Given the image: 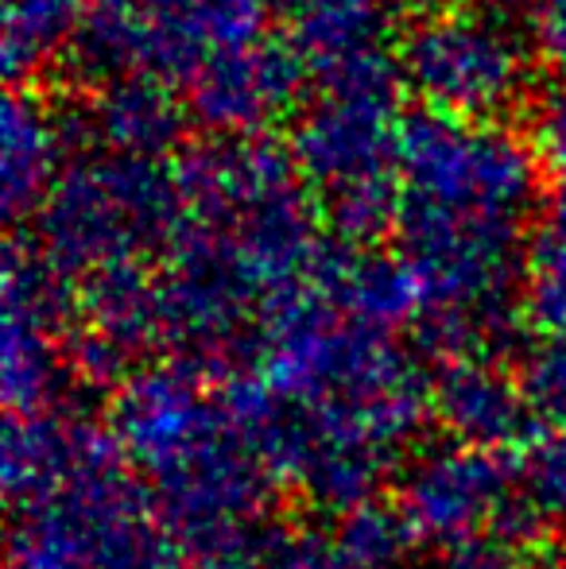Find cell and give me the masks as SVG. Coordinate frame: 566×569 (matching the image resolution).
Here are the masks:
<instances>
[{"mask_svg":"<svg viewBox=\"0 0 566 569\" xmlns=\"http://www.w3.org/2000/svg\"><path fill=\"white\" fill-rule=\"evenodd\" d=\"M539 167L528 136L500 124L404 117L396 256L454 338H481L524 287Z\"/></svg>","mask_w":566,"mask_h":569,"instance_id":"6da1fadb","label":"cell"},{"mask_svg":"<svg viewBox=\"0 0 566 569\" xmlns=\"http://www.w3.org/2000/svg\"><path fill=\"white\" fill-rule=\"evenodd\" d=\"M117 453L90 430L54 419V411L8 419V569H163L171 562L163 519L117 465Z\"/></svg>","mask_w":566,"mask_h":569,"instance_id":"7a4b0ae2","label":"cell"},{"mask_svg":"<svg viewBox=\"0 0 566 569\" xmlns=\"http://www.w3.org/2000/svg\"><path fill=\"white\" fill-rule=\"evenodd\" d=\"M117 450L148 477L167 531L202 547L257 523L276 472L245 399L226 407L182 372L129 383L117 403Z\"/></svg>","mask_w":566,"mask_h":569,"instance_id":"3957f363","label":"cell"},{"mask_svg":"<svg viewBox=\"0 0 566 569\" xmlns=\"http://www.w3.org/2000/svg\"><path fill=\"white\" fill-rule=\"evenodd\" d=\"M315 82L287 148L341 240L369 244L393 229L400 198V62L396 51H373Z\"/></svg>","mask_w":566,"mask_h":569,"instance_id":"277c9868","label":"cell"},{"mask_svg":"<svg viewBox=\"0 0 566 569\" xmlns=\"http://www.w3.org/2000/svg\"><path fill=\"white\" fill-rule=\"evenodd\" d=\"M163 159L113 156L62 167L59 182L39 206L36 252L70 283L143 268L159 244H171L182 218L179 174Z\"/></svg>","mask_w":566,"mask_h":569,"instance_id":"5b68a950","label":"cell"},{"mask_svg":"<svg viewBox=\"0 0 566 569\" xmlns=\"http://www.w3.org/2000/svg\"><path fill=\"white\" fill-rule=\"evenodd\" d=\"M272 0H93L67 47L82 86L148 74L187 86L221 54L268 36Z\"/></svg>","mask_w":566,"mask_h":569,"instance_id":"8992f818","label":"cell"},{"mask_svg":"<svg viewBox=\"0 0 566 569\" xmlns=\"http://www.w3.org/2000/svg\"><path fill=\"white\" fill-rule=\"evenodd\" d=\"M404 90L438 117L500 124L532 106V47L513 20L474 0L424 4L396 39Z\"/></svg>","mask_w":566,"mask_h":569,"instance_id":"52a82bcc","label":"cell"},{"mask_svg":"<svg viewBox=\"0 0 566 569\" xmlns=\"http://www.w3.org/2000/svg\"><path fill=\"white\" fill-rule=\"evenodd\" d=\"M315 70L291 39L265 36L245 51L221 54L187 82L190 120L210 136H265L307 106Z\"/></svg>","mask_w":566,"mask_h":569,"instance_id":"ba28073f","label":"cell"},{"mask_svg":"<svg viewBox=\"0 0 566 569\" xmlns=\"http://www.w3.org/2000/svg\"><path fill=\"white\" fill-rule=\"evenodd\" d=\"M516 516V480L489 446L454 442L419 457L404 480L400 519L438 542L508 535Z\"/></svg>","mask_w":566,"mask_h":569,"instance_id":"9c48e42d","label":"cell"},{"mask_svg":"<svg viewBox=\"0 0 566 569\" xmlns=\"http://www.w3.org/2000/svg\"><path fill=\"white\" fill-rule=\"evenodd\" d=\"M190 109L175 98L171 82L148 74H125L113 82L90 86L86 101L67 113L70 140L93 143L113 156L163 159L179 148Z\"/></svg>","mask_w":566,"mask_h":569,"instance_id":"30bf717a","label":"cell"},{"mask_svg":"<svg viewBox=\"0 0 566 569\" xmlns=\"http://www.w3.org/2000/svg\"><path fill=\"white\" fill-rule=\"evenodd\" d=\"M70 128L59 109L39 93L16 90L4 101L0 120V174H4V206L12 218L39 213L51 187L67 167Z\"/></svg>","mask_w":566,"mask_h":569,"instance_id":"8fae6325","label":"cell"},{"mask_svg":"<svg viewBox=\"0 0 566 569\" xmlns=\"http://www.w3.org/2000/svg\"><path fill=\"white\" fill-rule=\"evenodd\" d=\"M430 407L446 419L454 438L474 446H497L520 438L532 399L524 383H513L481 360V352H466L446 368L443 383L430 388Z\"/></svg>","mask_w":566,"mask_h":569,"instance_id":"7c38bea8","label":"cell"},{"mask_svg":"<svg viewBox=\"0 0 566 569\" xmlns=\"http://www.w3.org/2000/svg\"><path fill=\"white\" fill-rule=\"evenodd\" d=\"M287 16V39L315 74L388 51V0H276Z\"/></svg>","mask_w":566,"mask_h":569,"instance_id":"4fadbf2b","label":"cell"},{"mask_svg":"<svg viewBox=\"0 0 566 569\" xmlns=\"http://www.w3.org/2000/svg\"><path fill=\"white\" fill-rule=\"evenodd\" d=\"M93 0H4V67L20 78L67 54Z\"/></svg>","mask_w":566,"mask_h":569,"instance_id":"5bb4252c","label":"cell"},{"mask_svg":"<svg viewBox=\"0 0 566 569\" xmlns=\"http://www.w3.org/2000/svg\"><path fill=\"white\" fill-rule=\"evenodd\" d=\"M524 307L552 341H566V182L532 229Z\"/></svg>","mask_w":566,"mask_h":569,"instance_id":"9a60e30c","label":"cell"},{"mask_svg":"<svg viewBox=\"0 0 566 569\" xmlns=\"http://www.w3.org/2000/svg\"><path fill=\"white\" fill-rule=\"evenodd\" d=\"M202 569H315V555L299 539L257 519L206 547Z\"/></svg>","mask_w":566,"mask_h":569,"instance_id":"2e32d148","label":"cell"},{"mask_svg":"<svg viewBox=\"0 0 566 569\" xmlns=\"http://www.w3.org/2000/svg\"><path fill=\"white\" fill-rule=\"evenodd\" d=\"M528 143L547 171L566 179V78L547 86L528 106Z\"/></svg>","mask_w":566,"mask_h":569,"instance_id":"e0dca14e","label":"cell"},{"mask_svg":"<svg viewBox=\"0 0 566 569\" xmlns=\"http://www.w3.org/2000/svg\"><path fill=\"white\" fill-rule=\"evenodd\" d=\"M435 569H532V562L513 535H477V539L446 542Z\"/></svg>","mask_w":566,"mask_h":569,"instance_id":"ac0fdd59","label":"cell"},{"mask_svg":"<svg viewBox=\"0 0 566 569\" xmlns=\"http://www.w3.org/2000/svg\"><path fill=\"white\" fill-rule=\"evenodd\" d=\"M532 39H536L539 59L552 70H559V78H566V0H544L536 8Z\"/></svg>","mask_w":566,"mask_h":569,"instance_id":"d6986e66","label":"cell"},{"mask_svg":"<svg viewBox=\"0 0 566 569\" xmlns=\"http://www.w3.org/2000/svg\"><path fill=\"white\" fill-rule=\"evenodd\" d=\"M474 4L493 8V12H500V16H516V12H536L544 0H474Z\"/></svg>","mask_w":566,"mask_h":569,"instance_id":"ffe728a7","label":"cell"}]
</instances>
